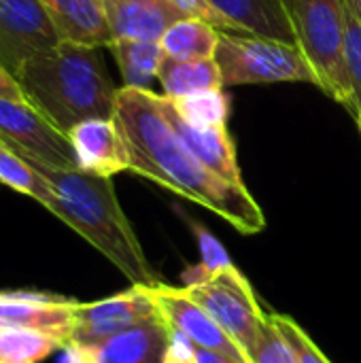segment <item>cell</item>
I'll use <instances>...</instances> for the list:
<instances>
[{"instance_id":"cell-1","label":"cell","mask_w":361,"mask_h":363,"mask_svg":"<svg viewBox=\"0 0 361 363\" xmlns=\"http://www.w3.org/2000/svg\"><path fill=\"white\" fill-rule=\"evenodd\" d=\"M113 119L130 153V172L204 206L240 234L253 236L266 228L249 189L223 181L187 149L166 121L155 91L119 87Z\"/></svg>"},{"instance_id":"cell-26","label":"cell","mask_w":361,"mask_h":363,"mask_svg":"<svg viewBox=\"0 0 361 363\" xmlns=\"http://www.w3.org/2000/svg\"><path fill=\"white\" fill-rule=\"evenodd\" d=\"M268 319L274 323V328L279 330L287 347L294 351L298 363H332L291 317L281 315V313H268Z\"/></svg>"},{"instance_id":"cell-18","label":"cell","mask_w":361,"mask_h":363,"mask_svg":"<svg viewBox=\"0 0 361 363\" xmlns=\"http://www.w3.org/2000/svg\"><path fill=\"white\" fill-rule=\"evenodd\" d=\"M119 66L123 85L130 89L151 91V83L157 79L160 66L166 57L162 43L157 40H132L117 38L109 45Z\"/></svg>"},{"instance_id":"cell-13","label":"cell","mask_w":361,"mask_h":363,"mask_svg":"<svg viewBox=\"0 0 361 363\" xmlns=\"http://www.w3.org/2000/svg\"><path fill=\"white\" fill-rule=\"evenodd\" d=\"M160 106L166 117V121L172 125V130L179 134V138L187 145V149L217 177H221L228 183L245 185L238 157H236V145L228 132V125H215V128H198L187 123L179 117V113L172 108L170 100L166 96H160Z\"/></svg>"},{"instance_id":"cell-14","label":"cell","mask_w":361,"mask_h":363,"mask_svg":"<svg viewBox=\"0 0 361 363\" xmlns=\"http://www.w3.org/2000/svg\"><path fill=\"white\" fill-rule=\"evenodd\" d=\"M111 38L162 40L168 28L185 15L170 0H102Z\"/></svg>"},{"instance_id":"cell-35","label":"cell","mask_w":361,"mask_h":363,"mask_svg":"<svg viewBox=\"0 0 361 363\" xmlns=\"http://www.w3.org/2000/svg\"><path fill=\"white\" fill-rule=\"evenodd\" d=\"M0 363H2V359H0Z\"/></svg>"},{"instance_id":"cell-10","label":"cell","mask_w":361,"mask_h":363,"mask_svg":"<svg viewBox=\"0 0 361 363\" xmlns=\"http://www.w3.org/2000/svg\"><path fill=\"white\" fill-rule=\"evenodd\" d=\"M160 315L145 287L132 285L128 291L79 306L72 342L96 347L102 340Z\"/></svg>"},{"instance_id":"cell-22","label":"cell","mask_w":361,"mask_h":363,"mask_svg":"<svg viewBox=\"0 0 361 363\" xmlns=\"http://www.w3.org/2000/svg\"><path fill=\"white\" fill-rule=\"evenodd\" d=\"M172 108L191 125L198 128H215L228 125L230 115V100L223 89H204L183 98H168Z\"/></svg>"},{"instance_id":"cell-5","label":"cell","mask_w":361,"mask_h":363,"mask_svg":"<svg viewBox=\"0 0 361 363\" xmlns=\"http://www.w3.org/2000/svg\"><path fill=\"white\" fill-rule=\"evenodd\" d=\"M215 62L223 87L255 83H313L319 77L298 45L240 32H219Z\"/></svg>"},{"instance_id":"cell-23","label":"cell","mask_w":361,"mask_h":363,"mask_svg":"<svg viewBox=\"0 0 361 363\" xmlns=\"http://www.w3.org/2000/svg\"><path fill=\"white\" fill-rule=\"evenodd\" d=\"M64 345L47 334L32 330H0V359L2 363H40Z\"/></svg>"},{"instance_id":"cell-34","label":"cell","mask_w":361,"mask_h":363,"mask_svg":"<svg viewBox=\"0 0 361 363\" xmlns=\"http://www.w3.org/2000/svg\"><path fill=\"white\" fill-rule=\"evenodd\" d=\"M355 121H357V128H360V134H361V115H355Z\"/></svg>"},{"instance_id":"cell-17","label":"cell","mask_w":361,"mask_h":363,"mask_svg":"<svg viewBox=\"0 0 361 363\" xmlns=\"http://www.w3.org/2000/svg\"><path fill=\"white\" fill-rule=\"evenodd\" d=\"M49 11L62 40H72L91 47H106L113 43L102 0H40Z\"/></svg>"},{"instance_id":"cell-9","label":"cell","mask_w":361,"mask_h":363,"mask_svg":"<svg viewBox=\"0 0 361 363\" xmlns=\"http://www.w3.org/2000/svg\"><path fill=\"white\" fill-rule=\"evenodd\" d=\"M81 302L49 291H0V330H32L62 345L70 342Z\"/></svg>"},{"instance_id":"cell-21","label":"cell","mask_w":361,"mask_h":363,"mask_svg":"<svg viewBox=\"0 0 361 363\" xmlns=\"http://www.w3.org/2000/svg\"><path fill=\"white\" fill-rule=\"evenodd\" d=\"M0 183L21 196L36 200L40 206H45L51 198L47 179L4 140H0Z\"/></svg>"},{"instance_id":"cell-20","label":"cell","mask_w":361,"mask_h":363,"mask_svg":"<svg viewBox=\"0 0 361 363\" xmlns=\"http://www.w3.org/2000/svg\"><path fill=\"white\" fill-rule=\"evenodd\" d=\"M168 57L174 60H204L215 57L219 45V30L202 19L185 17L168 28L160 40Z\"/></svg>"},{"instance_id":"cell-31","label":"cell","mask_w":361,"mask_h":363,"mask_svg":"<svg viewBox=\"0 0 361 363\" xmlns=\"http://www.w3.org/2000/svg\"><path fill=\"white\" fill-rule=\"evenodd\" d=\"M21 87L19 83L0 66V98H21Z\"/></svg>"},{"instance_id":"cell-16","label":"cell","mask_w":361,"mask_h":363,"mask_svg":"<svg viewBox=\"0 0 361 363\" xmlns=\"http://www.w3.org/2000/svg\"><path fill=\"white\" fill-rule=\"evenodd\" d=\"M221 15L234 21L245 34L296 43V34L283 0H209Z\"/></svg>"},{"instance_id":"cell-33","label":"cell","mask_w":361,"mask_h":363,"mask_svg":"<svg viewBox=\"0 0 361 363\" xmlns=\"http://www.w3.org/2000/svg\"><path fill=\"white\" fill-rule=\"evenodd\" d=\"M347 2L351 4V9H353V11L357 13V17L361 19V0H347Z\"/></svg>"},{"instance_id":"cell-29","label":"cell","mask_w":361,"mask_h":363,"mask_svg":"<svg viewBox=\"0 0 361 363\" xmlns=\"http://www.w3.org/2000/svg\"><path fill=\"white\" fill-rule=\"evenodd\" d=\"M196 353H198V345L183 332L170 328L164 363H196Z\"/></svg>"},{"instance_id":"cell-3","label":"cell","mask_w":361,"mask_h":363,"mask_svg":"<svg viewBox=\"0 0 361 363\" xmlns=\"http://www.w3.org/2000/svg\"><path fill=\"white\" fill-rule=\"evenodd\" d=\"M100 49L62 40L32 57L17 77L23 98L64 134L81 121L115 115L119 87L113 85Z\"/></svg>"},{"instance_id":"cell-19","label":"cell","mask_w":361,"mask_h":363,"mask_svg":"<svg viewBox=\"0 0 361 363\" xmlns=\"http://www.w3.org/2000/svg\"><path fill=\"white\" fill-rule=\"evenodd\" d=\"M157 81L166 98H183L204 89H223L221 72L215 57L204 60H174L164 57Z\"/></svg>"},{"instance_id":"cell-4","label":"cell","mask_w":361,"mask_h":363,"mask_svg":"<svg viewBox=\"0 0 361 363\" xmlns=\"http://www.w3.org/2000/svg\"><path fill=\"white\" fill-rule=\"evenodd\" d=\"M296 43L319 77V89L353 113V89L345 62L343 0H283Z\"/></svg>"},{"instance_id":"cell-27","label":"cell","mask_w":361,"mask_h":363,"mask_svg":"<svg viewBox=\"0 0 361 363\" xmlns=\"http://www.w3.org/2000/svg\"><path fill=\"white\" fill-rule=\"evenodd\" d=\"M247 363H298L294 351L287 347L274 323L268 319V313H266V325L257 342L247 353Z\"/></svg>"},{"instance_id":"cell-28","label":"cell","mask_w":361,"mask_h":363,"mask_svg":"<svg viewBox=\"0 0 361 363\" xmlns=\"http://www.w3.org/2000/svg\"><path fill=\"white\" fill-rule=\"evenodd\" d=\"M185 17L191 19H202L211 26H215L219 32H240L245 34L234 21H230L226 15H221L209 0H170Z\"/></svg>"},{"instance_id":"cell-30","label":"cell","mask_w":361,"mask_h":363,"mask_svg":"<svg viewBox=\"0 0 361 363\" xmlns=\"http://www.w3.org/2000/svg\"><path fill=\"white\" fill-rule=\"evenodd\" d=\"M62 357L60 363H96L94 362V349L79 345V342H66L62 349Z\"/></svg>"},{"instance_id":"cell-6","label":"cell","mask_w":361,"mask_h":363,"mask_svg":"<svg viewBox=\"0 0 361 363\" xmlns=\"http://www.w3.org/2000/svg\"><path fill=\"white\" fill-rule=\"evenodd\" d=\"M183 294L213 317L247 362V353L253 349L266 325V313L245 274L234 266L209 281L183 287Z\"/></svg>"},{"instance_id":"cell-7","label":"cell","mask_w":361,"mask_h":363,"mask_svg":"<svg viewBox=\"0 0 361 363\" xmlns=\"http://www.w3.org/2000/svg\"><path fill=\"white\" fill-rule=\"evenodd\" d=\"M0 140L28 162L47 168H79L68 134L55 128L23 96L0 98Z\"/></svg>"},{"instance_id":"cell-15","label":"cell","mask_w":361,"mask_h":363,"mask_svg":"<svg viewBox=\"0 0 361 363\" xmlns=\"http://www.w3.org/2000/svg\"><path fill=\"white\" fill-rule=\"evenodd\" d=\"M170 325L162 315L128 328L94 349L96 363H164Z\"/></svg>"},{"instance_id":"cell-12","label":"cell","mask_w":361,"mask_h":363,"mask_svg":"<svg viewBox=\"0 0 361 363\" xmlns=\"http://www.w3.org/2000/svg\"><path fill=\"white\" fill-rule=\"evenodd\" d=\"M81 170L113 179L130 170V153L113 117H96L77 123L68 132Z\"/></svg>"},{"instance_id":"cell-25","label":"cell","mask_w":361,"mask_h":363,"mask_svg":"<svg viewBox=\"0 0 361 363\" xmlns=\"http://www.w3.org/2000/svg\"><path fill=\"white\" fill-rule=\"evenodd\" d=\"M343 4H345V62L353 89V115H361V19L347 0H343Z\"/></svg>"},{"instance_id":"cell-24","label":"cell","mask_w":361,"mask_h":363,"mask_svg":"<svg viewBox=\"0 0 361 363\" xmlns=\"http://www.w3.org/2000/svg\"><path fill=\"white\" fill-rule=\"evenodd\" d=\"M194 234L198 238V245H200V266L198 268H189L183 277L187 279V285H194V283H202V281H209L226 270H232L234 268V262L230 259L228 251L221 247V242L200 223H194Z\"/></svg>"},{"instance_id":"cell-8","label":"cell","mask_w":361,"mask_h":363,"mask_svg":"<svg viewBox=\"0 0 361 363\" xmlns=\"http://www.w3.org/2000/svg\"><path fill=\"white\" fill-rule=\"evenodd\" d=\"M62 43L40 0H0V66L17 81L38 53Z\"/></svg>"},{"instance_id":"cell-11","label":"cell","mask_w":361,"mask_h":363,"mask_svg":"<svg viewBox=\"0 0 361 363\" xmlns=\"http://www.w3.org/2000/svg\"><path fill=\"white\" fill-rule=\"evenodd\" d=\"M145 289L170 328L183 332L202 349H211V351H217V353H223V355L245 362V355L232 342V338L213 321V317L206 311H202L194 300H189L183 294V289L168 287L164 283H157V285L145 287Z\"/></svg>"},{"instance_id":"cell-2","label":"cell","mask_w":361,"mask_h":363,"mask_svg":"<svg viewBox=\"0 0 361 363\" xmlns=\"http://www.w3.org/2000/svg\"><path fill=\"white\" fill-rule=\"evenodd\" d=\"M49 183L51 198L45 208L100 251L132 285L160 283L140 240L126 217L113 181L81 168H47L30 162Z\"/></svg>"},{"instance_id":"cell-32","label":"cell","mask_w":361,"mask_h":363,"mask_svg":"<svg viewBox=\"0 0 361 363\" xmlns=\"http://www.w3.org/2000/svg\"><path fill=\"white\" fill-rule=\"evenodd\" d=\"M196 363H245L236 357H230V355H223V353H217V351H211V349H202L198 347V353H196Z\"/></svg>"}]
</instances>
